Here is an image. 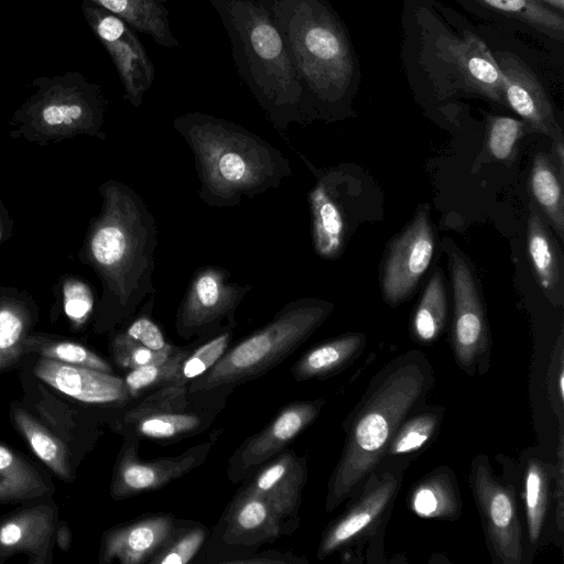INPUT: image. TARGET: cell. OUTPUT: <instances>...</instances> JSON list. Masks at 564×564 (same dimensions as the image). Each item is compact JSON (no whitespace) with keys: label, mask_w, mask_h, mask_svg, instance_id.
Instances as JSON below:
<instances>
[{"label":"cell","mask_w":564,"mask_h":564,"mask_svg":"<svg viewBox=\"0 0 564 564\" xmlns=\"http://www.w3.org/2000/svg\"><path fill=\"white\" fill-rule=\"evenodd\" d=\"M554 10L564 13V0H539Z\"/></svg>","instance_id":"cell-50"},{"label":"cell","mask_w":564,"mask_h":564,"mask_svg":"<svg viewBox=\"0 0 564 564\" xmlns=\"http://www.w3.org/2000/svg\"><path fill=\"white\" fill-rule=\"evenodd\" d=\"M552 152L555 159V167L560 176L564 177V143L563 138L553 140Z\"/></svg>","instance_id":"cell-49"},{"label":"cell","mask_w":564,"mask_h":564,"mask_svg":"<svg viewBox=\"0 0 564 564\" xmlns=\"http://www.w3.org/2000/svg\"><path fill=\"white\" fill-rule=\"evenodd\" d=\"M178 346L171 344L162 350H153L145 346L131 344L112 337L110 341L111 355L115 362L123 369H134L151 365L167 358Z\"/></svg>","instance_id":"cell-43"},{"label":"cell","mask_w":564,"mask_h":564,"mask_svg":"<svg viewBox=\"0 0 564 564\" xmlns=\"http://www.w3.org/2000/svg\"><path fill=\"white\" fill-rule=\"evenodd\" d=\"M207 536L208 529L200 523L181 524L149 564L189 563L202 549Z\"/></svg>","instance_id":"cell-40"},{"label":"cell","mask_w":564,"mask_h":564,"mask_svg":"<svg viewBox=\"0 0 564 564\" xmlns=\"http://www.w3.org/2000/svg\"><path fill=\"white\" fill-rule=\"evenodd\" d=\"M235 327L228 325L212 336L198 338L184 358L173 384L187 386L208 371L231 345Z\"/></svg>","instance_id":"cell-38"},{"label":"cell","mask_w":564,"mask_h":564,"mask_svg":"<svg viewBox=\"0 0 564 564\" xmlns=\"http://www.w3.org/2000/svg\"><path fill=\"white\" fill-rule=\"evenodd\" d=\"M172 126L194 155L198 195L209 207H236L292 175L280 150L235 122L193 111L175 117Z\"/></svg>","instance_id":"cell-4"},{"label":"cell","mask_w":564,"mask_h":564,"mask_svg":"<svg viewBox=\"0 0 564 564\" xmlns=\"http://www.w3.org/2000/svg\"><path fill=\"white\" fill-rule=\"evenodd\" d=\"M527 249L542 292L554 306L563 303V263L560 247L534 202L529 203Z\"/></svg>","instance_id":"cell-26"},{"label":"cell","mask_w":564,"mask_h":564,"mask_svg":"<svg viewBox=\"0 0 564 564\" xmlns=\"http://www.w3.org/2000/svg\"><path fill=\"white\" fill-rule=\"evenodd\" d=\"M366 346L361 333H346L324 340L306 350L292 366L296 381L325 379L344 370L359 357Z\"/></svg>","instance_id":"cell-28"},{"label":"cell","mask_w":564,"mask_h":564,"mask_svg":"<svg viewBox=\"0 0 564 564\" xmlns=\"http://www.w3.org/2000/svg\"><path fill=\"white\" fill-rule=\"evenodd\" d=\"M99 193L101 209L90 221L80 260L101 283L100 327H113L156 294L153 273L159 231L149 206L129 185L108 180Z\"/></svg>","instance_id":"cell-1"},{"label":"cell","mask_w":564,"mask_h":564,"mask_svg":"<svg viewBox=\"0 0 564 564\" xmlns=\"http://www.w3.org/2000/svg\"><path fill=\"white\" fill-rule=\"evenodd\" d=\"M433 384L432 366L419 350L394 358L371 378L344 422L343 451L327 482V512L355 495L382 463L397 429L424 405Z\"/></svg>","instance_id":"cell-3"},{"label":"cell","mask_w":564,"mask_h":564,"mask_svg":"<svg viewBox=\"0 0 564 564\" xmlns=\"http://www.w3.org/2000/svg\"><path fill=\"white\" fill-rule=\"evenodd\" d=\"M230 41L237 73L274 129L314 119L274 13L275 0H208Z\"/></svg>","instance_id":"cell-5"},{"label":"cell","mask_w":564,"mask_h":564,"mask_svg":"<svg viewBox=\"0 0 564 564\" xmlns=\"http://www.w3.org/2000/svg\"><path fill=\"white\" fill-rule=\"evenodd\" d=\"M324 399L294 401L284 405L258 433L247 437L228 460L227 475L238 484L274 458L318 417Z\"/></svg>","instance_id":"cell-17"},{"label":"cell","mask_w":564,"mask_h":564,"mask_svg":"<svg viewBox=\"0 0 564 564\" xmlns=\"http://www.w3.org/2000/svg\"><path fill=\"white\" fill-rule=\"evenodd\" d=\"M215 442L216 438L210 437L176 456L141 460L140 441L124 437L113 469L111 497L123 500L166 486L204 464Z\"/></svg>","instance_id":"cell-16"},{"label":"cell","mask_w":564,"mask_h":564,"mask_svg":"<svg viewBox=\"0 0 564 564\" xmlns=\"http://www.w3.org/2000/svg\"><path fill=\"white\" fill-rule=\"evenodd\" d=\"M82 11L88 26L112 59L124 89V98L133 107L141 106L154 82L155 66L137 31L115 13L89 0L82 1Z\"/></svg>","instance_id":"cell-15"},{"label":"cell","mask_w":564,"mask_h":564,"mask_svg":"<svg viewBox=\"0 0 564 564\" xmlns=\"http://www.w3.org/2000/svg\"><path fill=\"white\" fill-rule=\"evenodd\" d=\"M531 198L560 239H564L563 178L549 155L538 152L529 176Z\"/></svg>","instance_id":"cell-32"},{"label":"cell","mask_w":564,"mask_h":564,"mask_svg":"<svg viewBox=\"0 0 564 564\" xmlns=\"http://www.w3.org/2000/svg\"><path fill=\"white\" fill-rule=\"evenodd\" d=\"M491 53L502 77L507 106L518 113L531 130L552 140L563 138L551 100L532 68L511 51L491 48Z\"/></svg>","instance_id":"cell-19"},{"label":"cell","mask_w":564,"mask_h":564,"mask_svg":"<svg viewBox=\"0 0 564 564\" xmlns=\"http://www.w3.org/2000/svg\"><path fill=\"white\" fill-rule=\"evenodd\" d=\"M549 402L557 424H564V335L561 329L551 354L546 375Z\"/></svg>","instance_id":"cell-45"},{"label":"cell","mask_w":564,"mask_h":564,"mask_svg":"<svg viewBox=\"0 0 564 564\" xmlns=\"http://www.w3.org/2000/svg\"><path fill=\"white\" fill-rule=\"evenodd\" d=\"M469 13L531 35L545 44L564 42V13L539 0H455Z\"/></svg>","instance_id":"cell-21"},{"label":"cell","mask_w":564,"mask_h":564,"mask_svg":"<svg viewBox=\"0 0 564 564\" xmlns=\"http://www.w3.org/2000/svg\"><path fill=\"white\" fill-rule=\"evenodd\" d=\"M447 316L446 292L443 274L435 271L429 280L414 311L411 323L413 338L422 345H430L442 334Z\"/></svg>","instance_id":"cell-35"},{"label":"cell","mask_w":564,"mask_h":564,"mask_svg":"<svg viewBox=\"0 0 564 564\" xmlns=\"http://www.w3.org/2000/svg\"><path fill=\"white\" fill-rule=\"evenodd\" d=\"M468 482L492 561L521 564L524 547L514 487L494 473L488 457L482 454L473 458Z\"/></svg>","instance_id":"cell-10"},{"label":"cell","mask_w":564,"mask_h":564,"mask_svg":"<svg viewBox=\"0 0 564 564\" xmlns=\"http://www.w3.org/2000/svg\"><path fill=\"white\" fill-rule=\"evenodd\" d=\"M194 343L177 347L167 358L134 368L128 371L123 381L130 399H137L164 386L173 384L180 371L181 365L191 351Z\"/></svg>","instance_id":"cell-37"},{"label":"cell","mask_w":564,"mask_h":564,"mask_svg":"<svg viewBox=\"0 0 564 564\" xmlns=\"http://www.w3.org/2000/svg\"><path fill=\"white\" fill-rule=\"evenodd\" d=\"M401 59L413 88L443 100L473 96L507 106L490 46L452 8L436 0H404Z\"/></svg>","instance_id":"cell-2"},{"label":"cell","mask_w":564,"mask_h":564,"mask_svg":"<svg viewBox=\"0 0 564 564\" xmlns=\"http://www.w3.org/2000/svg\"><path fill=\"white\" fill-rule=\"evenodd\" d=\"M454 314L451 346L458 367L467 375H482L489 368L490 334L482 300L469 263L451 252Z\"/></svg>","instance_id":"cell-14"},{"label":"cell","mask_w":564,"mask_h":564,"mask_svg":"<svg viewBox=\"0 0 564 564\" xmlns=\"http://www.w3.org/2000/svg\"><path fill=\"white\" fill-rule=\"evenodd\" d=\"M380 465L350 497L352 500L346 510L324 530L316 553L318 560L370 536L388 519L406 464L398 460L383 467Z\"/></svg>","instance_id":"cell-11"},{"label":"cell","mask_w":564,"mask_h":564,"mask_svg":"<svg viewBox=\"0 0 564 564\" xmlns=\"http://www.w3.org/2000/svg\"><path fill=\"white\" fill-rule=\"evenodd\" d=\"M25 352H37L44 358L112 373V368L107 360L94 350L74 341L48 339L30 334L25 343Z\"/></svg>","instance_id":"cell-39"},{"label":"cell","mask_w":564,"mask_h":564,"mask_svg":"<svg viewBox=\"0 0 564 564\" xmlns=\"http://www.w3.org/2000/svg\"><path fill=\"white\" fill-rule=\"evenodd\" d=\"M332 311V303L316 297L285 303L269 323L230 345L208 371L187 384L188 390L236 388L264 376L303 345Z\"/></svg>","instance_id":"cell-7"},{"label":"cell","mask_w":564,"mask_h":564,"mask_svg":"<svg viewBox=\"0 0 564 564\" xmlns=\"http://www.w3.org/2000/svg\"><path fill=\"white\" fill-rule=\"evenodd\" d=\"M235 387L189 391L169 384L131 400L118 426L124 437L172 444L206 431L225 409Z\"/></svg>","instance_id":"cell-9"},{"label":"cell","mask_w":564,"mask_h":564,"mask_svg":"<svg viewBox=\"0 0 564 564\" xmlns=\"http://www.w3.org/2000/svg\"><path fill=\"white\" fill-rule=\"evenodd\" d=\"M528 124L507 116L488 118L487 144L491 155L499 161H510L514 155L517 142L524 134Z\"/></svg>","instance_id":"cell-41"},{"label":"cell","mask_w":564,"mask_h":564,"mask_svg":"<svg viewBox=\"0 0 564 564\" xmlns=\"http://www.w3.org/2000/svg\"><path fill=\"white\" fill-rule=\"evenodd\" d=\"M63 306L73 325H84L94 310V295L89 285L79 279L66 278L63 282Z\"/></svg>","instance_id":"cell-44"},{"label":"cell","mask_w":564,"mask_h":564,"mask_svg":"<svg viewBox=\"0 0 564 564\" xmlns=\"http://www.w3.org/2000/svg\"><path fill=\"white\" fill-rule=\"evenodd\" d=\"M11 421L25 440L32 452L59 479L72 481L74 478L70 454L66 444L52 431L19 404L11 406Z\"/></svg>","instance_id":"cell-30"},{"label":"cell","mask_w":564,"mask_h":564,"mask_svg":"<svg viewBox=\"0 0 564 564\" xmlns=\"http://www.w3.org/2000/svg\"><path fill=\"white\" fill-rule=\"evenodd\" d=\"M408 505L421 518L457 520L463 505L454 471L440 466L423 476L412 486Z\"/></svg>","instance_id":"cell-27"},{"label":"cell","mask_w":564,"mask_h":564,"mask_svg":"<svg viewBox=\"0 0 564 564\" xmlns=\"http://www.w3.org/2000/svg\"><path fill=\"white\" fill-rule=\"evenodd\" d=\"M33 323V305L25 299L12 294L0 295V371L26 354L25 343Z\"/></svg>","instance_id":"cell-33"},{"label":"cell","mask_w":564,"mask_h":564,"mask_svg":"<svg viewBox=\"0 0 564 564\" xmlns=\"http://www.w3.org/2000/svg\"><path fill=\"white\" fill-rule=\"evenodd\" d=\"M228 564H303L307 563L304 557L294 555L291 552L265 551L258 554H250L243 557L220 561Z\"/></svg>","instance_id":"cell-47"},{"label":"cell","mask_w":564,"mask_h":564,"mask_svg":"<svg viewBox=\"0 0 564 564\" xmlns=\"http://www.w3.org/2000/svg\"><path fill=\"white\" fill-rule=\"evenodd\" d=\"M224 516L221 540L226 545L256 547L284 535L282 523L270 505L243 485Z\"/></svg>","instance_id":"cell-25"},{"label":"cell","mask_w":564,"mask_h":564,"mask_svg":"<svg viewBox=\"0 0 564 564\" xmlns=\"http://www.w3.org/2000/svg\"><path fill=\"white\" fill-rule=\"evenodd\" d=\"M444 416L440 406H420L408 415L393 434L386 457L406 455L422 449L436 435Z\"/></svg>","instance_id":"cell-36"},{"label":"cell","mask_w":564,"mask_h":564,"mask_svg":"<svg viewBox=\"0 0 564 564\" xmlns=\"http://www.w3.org/2000/svg\"><path fill=\"white\" fill-rule=\"evenodd\" d=\"M553 479L555 481V522L557 530L564 528V424L558 425L556 463L553 466Z\"/></svg>","instance_id":"cell-46"},{"label":"cell","mask_w":564,"mask_h":564,"mask_svg":"<svg viewBox=\"0 0 564 564\" xmlns=\"http://www.w3.org/2000/svg\"><path fill=\"white\" fill-rule=\"evenodd\" d=\"M53 490L30 462L0 444V503L37 499Z\"/></svg>","instance_id":"cell-31"},{"label":"cell","mask_w":564,"mask_h":564,"mask_svg":"<svg viewBox=\"0 0 564 564\" xmlns=\"http://www.w3.org/2000/svg\"><path fill=\"white\" fill-rule=\"evenodd\" d=\"M178 525V520L171 513L147 514L116 525L102 535L99 562L149 563Z\"/></svg>","instance_id":"cell-23"},{"label":"cell","mask_w":564,"mask_h":564,"mask_svg":"<svg viewBox=\"0 0 564 564\" xmlns=\"http://www.w3.org/2000/svg\"><path fill=\"white\" fill-rule=\"evenodd\" d=\"M251 290V284L230 282L226 268L208 264L197 269L176 311L177 335L205 338L228 325L236 326V311Z\"/></svg>","instance_id":"cell-12"},{"label":"cell","mask_w":564,"mask_h":564,"mask_svg":"<svg viewBox=\"0 0 564 564\" xmlns=\"http://www.w3.org/2000/svg\"><path fill=\"white\" fill-rule=\"evenodd\" d=\"M307 200L315 253L326 260L341 254L351 236L357 207V182L344 166L316 171Z\"/></svg>","instance_id":"cell-13"},{"label":"cell","mask_w":564,"mask_h":564,"mask_svg":"<svg viewBox=\"0 0 564 564\" xmlns=\"http://www.w3.org/2000/svg\"><path fill=\"white\" fill-rule=\"evenodd\" d=\"M57 525V509L52 502L39 503L2 518L0 557L24 553L29 555L30 564L50 562Z\"/></svg>","instance_id":"cell-24"},{"label":"cell","mask_w":564,"mask_h":564,"mask_svg":"<svg viewBox=\"0 0 564 564\" xmlns=\"http://www.w3.org/2000/svg\"><path fill=\"white\" fill-rule=\"evenodd\" d=\"M306 480V457L284 449L260 466L242 485L270 505L282 523L284 535H291L300 525V508Z\"/></svg>","instance_id":"cell-20"},{"label":"cell","mask_w":564,"mask_h":564,"mask_svg":"<svg viewBox=\"0 0 564 564\" xmlns=\"http://www.w3.org/2000/svg\"><path fill=\"white\" fill-rule=\"evenodd\" d=\"M34 375L55 390L87 404L123 408L131 399L123 378L41 357Z\"/></svg>","instance_id":"cell-22"},{"label":"cell","mask_w":564,"mask_h":564,"mask_svg":"<svg viewBox=\"0 0 564 564\" xmlns=\"http://www.w3.org/2000/svg\"><path fill=\"white\" fill-rule=\"evenodd\" d=\"M434 246L429 208L421 206L389 247L381 279L382 295L388 304L398 305L411 295L431 264Z\"/></svg>","instance_id":"cell-18"},{"label":"cell","mask_w":564,"mask_h":564,"mask_svg":"<svg viewBox=\"0 0 564 564\" xmlns=\"http://www.w3.org/2000/svg\"><path fill=\"white\" fill-rule=\"evenodd\" d=\"M0 207H1V205H0ZM6 227H7V221L4 219V216L0 212V242L3 238V235L6 234Z\"/></svg>","instance_id":"cell-51"},{"label":"cell","mask_w":564,"mask_h":564,"mask_svg":"<svg viewBox=\"0 0 564 564\" xmlns=\"http://www.w3.org/2000/svg\"><path fill=\"white\" fill-rule=\"evenodd\" d=\"M553 466L541 459H530L524 470V511L529 541L535 545L542 534L550 505Z\"/></svg>","instance_id":"cell-34"},{"label":"cell","mask_w":564,"mask_h":564,"mask_svg":"<svg viewBox=\"0 0 564 564\" xmlns=\"http://www.w3.org/2000/svg\"><path fill=\"white\" fill-rule=\"evenodd\" d=\"M154 306V296H150L145 304L142 306L138 316L121 332H118L113 337L145 346L153 350H162L167 348L172 343L165 339V336L159 325L152 318V311Z\"/></svg>","instance_id":"cell-42"},{"label":"cell","mask_w":564,"mask_h":564,"mask_svg":"<svg viewBox=\"0 0 564 564\" xmlns=\"http://www.w3.org/2000/svg\"><path fill=\"white\" fill-rule=\"evenodd\" d=\"M33 94L14 111L10 135L45 143L77 135L105 139L107 100L101 87L77 70L32 80Z\"/></svg>","instance_id":"cell-8"},{"label":"cell","mask_w":564,"mask_h":564,"mask_svg":"<svg viewBox=\"0 0 564 564\" xmlns=\"http://www.w3.org/2000/svg\"><path fill=\"white\" fill-rule=\"evenodd\" d=\"M126 21L135 31L149 35L156 44L178 47L170 21L167 0H89Z\"/></svg>","instance_id":"cell-29"},{"label":"cell","mask_w":564,"mask_h":564,"mask_svg":"<svg viewBox=\"0 0 564 564\" xmlns=\"http://www.w3.org/2000/svg\"><path fill=\"white\" fill-rule=\"evenodd\" d=\"M274 13L314 118L336 113L361 76L344 21L327 0H275Z\"/></svg>","instance_id":"cell-6"},{"label":"cell","mask_w":564,"mask_h":564,"mask_svg":"<svg viewBox=\"0 0 564 564\" xmlns=\"http://www.w3.org/2000/svg\"><path fill=\"white\" fill-rule=\"evenodd\" d=\"M72 533L68 525L61 521L58 522L55 535V543L62 551H67L70 546Z\"/></svg>","instance_id":"cell-48"}]
</instances>
